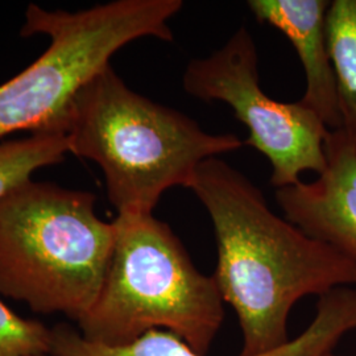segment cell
<instances>
[{"label": "cell", "instance_id": "6da1fadb", "mask_svg": "<svg viewBox=\"0 0 356 356\" xmlns=\"http://www.w3.org/2000/svg\"><path fill=\"white\" fill-rule=\"evenodd\" d=\"M189 189L213 225V277L238 317L239 355L289 343V316L302 298L356 286L355 261L275 214L254 182L220 157L200 165Z\"/></svg>", "mask_w": 356, "mask_h": 356}, {"label": "cell", "instance_id": "7a4b0ae2", "mask_svg": "<svg viewBox=\"0 0 356 356\" xmlns=\"http://www.w3.org/2000/svg\"><path fill=\"white\" fill-rule=\"evenodd\" d=\"M65 135L69 153L101 168L118 216L153 214L166 191L191 188L204 161L244 145L134 91L111 65L76 91Z\"/></svg>", "mask_w": 356, "mask_h": 356}, {"label": "cell", "instance_id": "3957f363", "mask_svg": "<svg viewBox=\"0 0 356 356\" xmlns=\"http://www.w3.org/2000/svg\"><path fill=\"white\" fill-rule=\"evenodd\" d=\"M115 236L95 194L26 181L0 201V296L78 322L102 289Z\"/></svg>", "mask_w": 356, "mask_h": 356}, {"label": "cell", "instance_id": "277c9868", "mask_svg": "<svg viewBox=\"0 0 356 356\" xmlns=\"http://www.w3.org/2000/svg\"><path fill=\"white\" fill-rule=\"evenodd\" d=\"M114 223L102 289L76 329L107 346L169 331L207 355L225 321L216 279L197 268L170 226L153 214H120Z\"/></svg>", "mask_w": 356, "mask_h": 356}, {"label": "cell", "instance_id": "5b68a950", "mask_svg": "<svg viewBox=\"0 0 356 356\" xmlns=\"http://www.w3.org/2000/svg\"><path fill=\"white\" fill-rule=\"evenodd\" d=\"M182 0H114L86 10L26 7L23 38L44 35L49 45L35 63L0 85V141L16 132L65 127L76 91L139 38L173 41L170 20Z\"/></svg>", "mask_w": 356, "mask_h": 356}, {"label": "cell", "instance_id": "8992f818", "mask_svg": "<svg viewBox=\"0 0 356 356\" xmlns=\"http://www.w3.org/2000/svg\"><path fill=\"white\" fill-rule=\"evenodd\" d=\"M182 86L198 101L229 106L250 132L244 145L267 157L276 191L300 182L304 172L325 170L330 129L300 101L280 102L261 89L259 51L247 26L209 56L191 60Z\"/></svg>", "mask_w": 356, "mask_h": 356}, {"label": "cell", "instance_id": "52a82bcc", "mask_svg": "<svg viewBox=\"0 0 356 356\" xmlns=\"http://www.w3.org/2000/svg\"><path fill=\"white\" fill-rule=\"evenodd\" d=\"M326 168L310 182L277 189L284 218L310 238L356 263V147L343 129L330 131Z\"/></svg>", "mask_w": 356, "mask_h": 356}, {"label": "cell", "instance_id": "ba28073f", "mask_svg": "<svg viewBox=\"0 0 356 356\" xmlns=\"http://www.w3.org/2000/svg\"><path fill=\"white\" fill-rule=\"evenodd\" d=\"M330 4L327 0L247 1L259 23L273 26L292 42L305 73V92L300 102L335 131L342 128V119L326 28Z\"/></svg>", "mask_w": 356, "mask_h": 356}, {"label": "cell", "instance_id": "9c48e42d", "mask_svg": "<svg viewBox=\"0 0 356 356\" xmlns=\"http://www.w3.org/2000/svg\"><path fill=\"white\" fill-rule=\"evenodd\" d=\"M318 298L316 316L304 332L279 350L260 356H326L334 353L344 335L356 330V286L338 288ZM73 356L207 355L198 354L169 331L151 330L136 341L120 346L85 341Z\"/></svg>", "mask_w": 356, "mask_h": 356}, {"label": "cell", "instance_id": "30bf717a", "mask_svg": "<svg viewBox=\"0 0 356 356\" xmlns=\"http://www.w3.org/2000/svg\"><path fill=\"white\" fill-rule=\"evenodd\" d=\"M344 134L356 147V0H332L326 19Z\"/></svg>", "mask_w": 356, "mask_h": 356}, {"label": "cell", "instance_id": "8fae6325", "mask_svg": "<svg viewBox=\"0 0 356 356\" xmlns=\"http://www.w3.org/2000/svg\"><path fill=\"white\" fill-rule=\"evenodd\" d=\"M67 153L65 127L0 141V201L10 191L32 179L38 169L63 163Z\"/></svg>", "mask_w": 356, "mask_h": 356}, {"label": "cell", "instance_id": "7c38bea8", "mask_svg": "<svg viewBox=\"0 0 356 356\" xmlns=\"http://www.w3.org/2000/svg\"><path fill=\"white\" fill-rule=\"evenodd\" d=\"M51 329L16 314L0 300V356H49Z\"/></svg>", "mask_w": 356, "mask_h": 356}, {"label": "cell", "instance_id": "4fadbf2b", "mask_svg": "<svg viewBox=\"0 0 356 356\" xmlns=\"http://www.w3.org/2000/svg\"><path fill=\"white\" fill-rule=\"evenodd\" d=\"M326 356H341V355H337V354H334V353H331V354H329V355H326Z\"/></svg>", "mask_w": 356, "mask_h": 356}, {"label": "cell", "instance_id": "5bb4252c", "mask_svg": "<svg viewBox=\"0 0 356 356\" xmlns=\"http://www.w3.org/2000/svg\"><path fill=\"white\" fill-rule=\"evenodd\" d=\"M38 356H45V355H38Z\"/></svg>", "mask_w": 356, "mask_h": 356}]
</instances>
